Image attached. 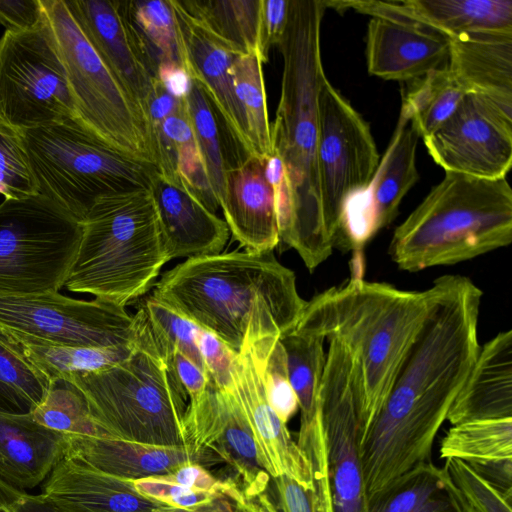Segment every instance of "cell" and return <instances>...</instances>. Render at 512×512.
<instances>
[{"label":"cell","mask_w":512,"mask_h":512,"mask_svg":"<svg viewBox=\"0 0 512 512\" xmlns=\"http://www.w3.org/2000/svg\"><path fill=\"white\" fill-rule=\"evenodd\" d=\"M41 495L59 512H162L166 506L140 494L132 481L67 456L45 479Z\"/></svg>","instance_id":"24"},{"label":"cell","mask_w":512,"mask_h":512,"mask_svg":"<svg viewBox=\"0 0 512 512\" xmlns=\"http://www.w3.org/2000/svg\"><path fill=\"white\" fill-rule=\"evenodd\" d=\"M317 409L335 512H369L359 454L362 378L353 354L336 340L329 341Z\"/></svg>","instance_id":"12"},{"label":"cell","mask_w":512,"mask_h":512,"mask_svg":"<svg viewBox=\"0 0 512 512\" xmlns=\"http://www.w3.org/2000/svg\"><path fill=\"white\" fill-rule=\"evenodd\" d=\"M288 11L289 0H261L258 49L263 63L268 62L270 49L284 34Z\"/></svg>","instance_id":"48"},{"label":"cell","mask_w":512,"mask_h":512,"mask_svg":"<svg viewBox=\"0 0 512 512\" xmlns=\"http://www.w3.org/2000/svg\"><path fill=\"white\" fill-rule=\"evenodd\" d=\"M431 289L400 290L358 276L307 301L294 331L343 343L360 369L359 446L382 408L427 315Z\"/></svg>","instance_id":"4"},{"label":"cell","mask_w":512,"mask_h":512,"mask_svg":"<svg viewBox=\"0 0 512 512\" xmlns=\"http://www.w3.org/2000/svg\"><path fill=\"white\" fill-rule=\"evenodd\" d=\"M419 137L413 120L401 108L395 131L371 181L349 195L343 204L335 247L359 251L394 221L404 196L419 177Z\"/></svg>","instance_id":"16"},{"label":"cell","mask_w":512,"mask_h":512,"mask_svg":"<svg viewBox=\"0 0 512 512\" xmlns=\"http://www.w3.org/2000/svg\"><path fill=\"white\" fill-rule=\"evenodd\" d=\"M0 333L55 345L121 348L132 343L134 318L124 307L74 299L58 291L0 294Z\"/></svg>","instance_id":"13"},{"label":"cell","mask_w":512,"mask_h":512,"mask_svg":"<svg viewBox=\"0 0 512 512\" xmlns=\"http://www.w3.org/2000/svg\"><path fill=\"white\" fill-rule=\"evenodd\" d=\"M0 194L19 199L38 194L21 135L0 126Z\"/></svg>","instance_id":"42"},{"label":"cell","mask_w":512,"mask_h":512,"mask_svg":"<svg viewBox=\"0 0 512 512\" xmlns=\"http://www.w3.org/2000/svg\"><path fill=\"white\" fill-rule=\"evenodd\" d=\"M44 18L42 0H0V24L6 31L35 28Z\"/></svg>","instance_id":"49"},{"label":"cell","mask_w":512,"mask_h":512,"mask_svg":"<svg viewBox=\"0 0 512 512\" xmlns=\"http://www.w3.org/2000/svg\"><path fill=\"white\" fill-rule=\"evenodd\" d=\"M29 413L38 424L62 434L112 437L91 417L83 396L64 381L48 387Z\"/></svg>","instance_id":"38"},{"label":"cell","mask_w":512,"mask_h":512,"mask_svg":"<svg viewBox=\"0 0 512 512\" xmlns=\"http://www.w3.org/2000/svg\"><path fill=\"white\" fill-rule=\"evenodd\" d=\"M162 512H239L234 503L226 496H220L201 506L182 509L165 506Z\"/></svg>","instance_id":"55"},{"label":"cell","mask_w":512,"mask_h":512,"mask_svg":"<svg viewBox=\"0 0 512 512\" xmlns=\"http://www.w3.org/2000/svg\"><path fill=\"white\" fill-rule=\"evenodd\" d=\"M132 483L140 494L175 508L191 509L220 497V495L178 484L166 475L139 479Z\"/></svg>","instance_id":"45"},{"label":"cell","mask_w":512,"mask_h":512,"mask_svg":"<svg viewBox=\"0 0 512 512\" xmlns=\"http://www.w3.org/2000/svg\"><path fill=\"white\" fill-rule=\"evenodd\" d=\"M444 466L470 512H512V495L492 486L470 465L458 459H446Z\"/></svg>","instance_id":"43"},{"label":"cell","mask_w":512,"mask_h":512,"mask_svg":"<svg viewBox=\"0 0 512 512\" xmlns=\"http://www.w3.org/2000/svg\"><path fill=\"white\" fill-rule=\"evenodd\" d=\"M0 512H59L41 494L33 495L0 480Z\"/></svg>","instance_id":"51"},{"label":"cell","mask_w":512,"mask_h":512,"mask_svg":"<svg viewBox=\"0 0 512 512\" xmlns=\"http://www.w3.org/2000/svg\"><path fill=\"white\" fill-rule=\"evenodd\" d=\"M65 2L101 58L147 115L157 63L132 25L124 1Z\"/></svg>","instance_id":"20"},{"label":"cell","mask_w":512,"mask_h":512,"mask_svg":"<svg viewBox=\"0 0 512 512\" xmlns=\"http://www.w3.org/2000/svg\"><path fill=\"white\" fill-rule=\"evenodd\" d=\"M360 12L397 16L428 26L448 38L471 33H512L511 0L363 1Z\"/></svg>","instance_id":"26"},{"label":"cell","mask_w":512,"mask_h":512,"mask_svg":"<svg viewBox=\"0 0 512 512\" xmlns=\"http://www.w3.org/2000/svg\"><path fill=\"white\" fill-rule=\"evenodd\" d=\"M0 383L22 401L34 399L41 383L21 355L0 336ZM19 401V400H18ZM20 402V401H19ZM25 411V410H24Z\"/></svg>","instance_id":"46"},{"label":"cell","mask_w":512,"mask_h":512,"mask_svg":"<svg viewBox=\"0 0 512 512\" xmlns=\"http://www.w3.org/2000/svg\"><path fill=\"white\" fill-rule=\"evenodd\" d=\"M369 512H470L445 466L420 464L368 498Z\"/></svg>","instance_id":"30"},{"label":"cell","mask_w":512,"mask_h":512,"mask_svg":"<svg viewBox=\"0 0 512 512\" xmlns=\"http://www.w3.org/2000/svg\"><path fill=\"white\" fill-rule=\"evenodd\" d=\"M430 289L423 324L359 446L372 491L432 462L435 438L480 350L481 289L462 275L441 276Z\"/></svg>","instance_id":"1"},{"label":"cell","mask_w":512,"mask_h":512,"mask_svg":"<svg viewBox=\"0 0 512 512\" xmlns=\"http://www.w3.org/2000/svg\"><path fill=\"white\" fill-rule=\"evenodd\" d=\"M450 40L440 32L397 17H372L366 37L369 74L385 80L414 81L445 66Z\"/></svg>","instance_id":"21"},{"label":"cell","mask_w":512,"mask_h":512,"mask_svg":"<svg viewBox=\"0 0 512 512\" xmlns=\"http://www.w3.org/2000/svg\"><path fill=\"white\" fill-rule=\"evenodd\" d=\"M512 418V331L486 342L453 401L447 421L460 423Z\"/></svg>","instance_id":"27"},{"label":"cell","mask_w":512,"mask_h":512,"mask_svg":"<svg viewBox=\"0 0 512 512\" xmlns=\"http://www.w3.org/2000/svg\"><path fill=\"white\" fill-rule=\"evenodd\" d=\"M42 4L66 71L76 119L120 152L156 165L143 108L101 58L65 0Z\"/></svg>","instance_id":"9"},{"label":"cell","mask_w":512,"mask_h":512,"mask_svg":"<svg viewBox=\"0 0 512 512\" xmlns=\"http://www.w3.org/2000/svg\"><path fill=\"white\" fill-rule=\"evenodd\" d=\"M280 342L286 354L289 380L298 400L300 424H304L316 412L326 361L324 339L293 330L280 337Z\"/></svg>","instance_id":"36"},{"label":"cell","mask_w":512,"mask_h":512,"mask_svg":"<svg viewBox=\"0 0 512 512\" xmlns=\"http://www.w3.org/2000/svg\"><path fill=\"white\" fill-rule=\"evenodd\" d=\"M220 208L245 251H273L279 245L274 193L265 177L264 159L249 156L227 168Z\"/></svg>","instance_id":"25"},{"label":"cell","mask_w":512,"mask_h":512,"mask_svg":"<svg viewBox=\"0 0 512 512\" xmlns=\"http://www.w3.org/2000/svg\"><path fill=\"white\" fill-rule=\"evenodd\" d=\"M156 79L164 90L177 100L186 99L191 90L192 79L186 69L178 63H158Z\"/></svg>","instance_id":"52"},{"label":"cell","mask_w":512,"mask_h":512,"mask_svg":"<svg viewBox=\"0 0 512 512\" xmlns=\"http://www.w3.org/2000/svg\"><path fill=\"white\" fill-rule=\"evenodd\" d=\"M297 443L305 451L312 465L314 512H335L325 439L317 408L313 418L308 423L300 425Z\"/></svg>","instance_id":"44"},{"label":"cell","mask_w":512,"mask_h":512,"mask_svg":"<svg viewBox=\"0 0 512 512\" xmlns=\"http://www.w3.org/2000/svg\"><path fill=\"white\" fill-rule=\"evenodd\" d=\"M423 140L445 172L500 179L512 166V114L478 94L467 93L453 115Z\"/></svg>","instance_id":"15"},{"label":"cell","mask_w":512,"mask_h":512,"mask_svg":"<svg viewBox=\"0 0 512 512\" xmlns=\"http://www.w3.org/2000/svg\"><path fill=\"white\" fill-rule=\"evenodd\" d=\"M439 454L467 464L512 459V418L452 425L441 440Z\"/></svg>","instance_id":"35"},{"label":"cell","mask_w":512,"mask_h":512,"mask_svg":"<svg viewBox=\"0 0 512 512\" xmlns=\"http://www.w3.org/2000/svg\"><path fill=\"white\" fill-rule=\"evenodd\" d=\"M468 465L492 486L505 494L512 495V459L494 460Z\"/></svg>","instance_id":"53"},{"label":"cell","mask_w":512,"mask_h":512,"mask_svg":"<svg viewBox=\"0 0 512 512\" xmlns=\"http://www.w3.org/2000/svg\"><path fill=\"white\" fill-rule=\"evenodd\" d=\"M152 295L236 353L293 331L307 303L272 251L188 258L156 281Z\"/></svg>","instance_id":"2"},{"label":"cell","mask_w":512,"mask_h":512,"mask_svg":"<svg viewBox=\"0 0 512 512\" xmlns=\"http://www.w3.org/2000/svg\"><path fill=\"white\" fill-rule=\"evenodd\" d=\"M280 512H314L313 491L287 476L271 478Z\"/></svg>","instance_id":"50"},{"label":"cell","mask_w":512,"mask_h":512,"mask_svg":"<svg viewBox=\"0 0 512 512\" xmlns=\"http://www.w3.org/2000/svg\"><path fill=\"white\" fill-rule=\"evenodd\" d=\"M209 33L235 54L259 51L261 0H178Z\"/></svg>","instance_id":"32"},{"label":"cell","mask_w":512,"mask_h":512,"mask_svg":"<svg viewBox=\"0 0 512 512\" xmlns=\"http://www.w3.org/2000/svg\"><path fill=\"white\" fill-rule=\"evenodd\" d=\"M239 512H280L267 491L256 495H245L235 485L227 496Z\"/></svg>","instance_id":"54"},{"label":"cell","mask_w":512,"mask_h":512,"mask_svg":"<svg viewBox=\"0 0 512 512\" xmlns=\"http://www.w3.org/2000/svg\"><path fill=\"white\" fill-rule=\"evenodd\" d=\"M38 194L82 222L101 197L150 189L158 168L120 152L76 118L21 134Z\"/></svg>","instance_id":"8"},{"label":"cell","mask_w":512,"mask_h":512,"mask_svg":"<svg viewBox=\"0 0 512 512\" xmlns=\"http://www.w3.org/2000/svg\"><path fill=\"white\" fill-rule=\"evenodd\" d=\"M183 67L210 101L226 143L229 166L252 155L243 110L235 93L230 68L236 55L209 33L179 3L171 0Z\"/></svg>","instance_id":"17"},{"label":"cell","mask_w":512,"mask_h":512,"mask_svg":"<svg viewBox=\"0 0 512 512\" xmlns=\"http://www.w3.org/2000/svg\"><path fill=\"white\" fill-rule=\"evenodd\" d=\"M81 236V222L41 194L4 199L0 203V294H43L64 287Z\"/></svg>","instance_id":"10"},{"label":"cell","mask_w":512,"mask_h":512,"mask_svg":"<svg viewBox=\"0 0 512 512\" xmlns=\"http://www.w3.org/2000/svg\"><path fill=\"white\" fill-rule=\"evenodd\" d=\"M81 224L69 291L125 308L154 287L170 259L151 189L101 197Z\"/></svg>","instance_id":"7"},{"label":"cell","mask_w":512,"mask_h":512,"mask_svg":"<svg viewBox=\"0 0 512 512\" xmlns=\"http://www.w3.org/2000/svg\"><path fill=\"white\" fill-rule=\"evenodd\" d=\"M65 434L38 424L29 412L0 411V480L19 490L38 486L64 456Z\"/></svg>","instance_id":"29"},{"label":"cell","mask_w":512,"mask_h":512,"mask_svg":"<svg viewBox=\"0 0 512 512\" xmlns=\"http://www.w3.org/2000/svg\"><path fill=\"white\" fill-rule=\"evenodd\" d=\"M449 40L447 67L464 91L512 114V33H471Z\"/></svg>","instance_id":"28"},{"label":"cell","mask_w":512,"mask_h":512,"mask_svg":"<svg viewBox=\"0 0 512 512\" xmlns=\"http://www.w3.org/2000/svg\"><path fill=\"white\" fill-rule=\"evenodd\" d=\"M230 389L241 407L260 462L271 478L287 476L306 489L313 488V470L305 451L294 441L266 398L259 357L250 343L238 352Z\"/></svg>","instance_id":"19"},{"label":"cell","mask_w":512,"mask_h":512,"mask_svg":"<svg viewBox=\"0 0 512 512\" xmlns=\"http://www.w3.org/2000/svg\"><path fill=\"white\" fill-rule=\"evenodd\" d=\"M65 440L64 456L129 481L168 475L188 463L207 469L223 463L215 453L199 452L191 446H157L113 437L66 434Z\"/></svg>","instance_id":"22"},{"label":"cell","mask_w":512,"mask_h":512,"mask_svg":"<svg viewBox=\"0 0 512 512\" xmlns=\"http://www.w3.org/2000/svg\"><path fill=\"white\" fill-rule=\"evenodd\" d=\"M263 61L259 51L238 54L230 73L244 113L252 155L266 159L274 153L269 121Z\"/></svg>","instance_id":"33"},{"label":"cell","mask_w":512,"mask_h":512,"mask_svg":"<svg viewBox=\"0 0 512 512\" xmlns=\"http://www.w3.org/2000/svg\"><path fill=\"white\" fill-rule=\"evenodd\" d=\"M196 342L209 381L220 390H230L233 384V364L236 352L213 333L198 326Z\"/></svg>","instance_id":"47"},{"label":"cell","mask_w":512,"mask_h":512,"mask_svg":"<svg viewBox=\"0 0 512 512\" xmlns=\"http://www.w3.org/2000/svg\"><path fill=\"white\" fill-rule=\"evenodd\" d=\"M185 103L210 189L220 207L224 191L225 173L228 167V156L219 122L205 92L193 80Z\"/></svg>","instance_id":"37"},{"label":"cell","mask_w":512,"mask_h":512,"mask_svg":"<svg viewBox=\"0 0 512 512\" xmlns=\"http://www.w3.org/2000/svg\"><path fill=\"white\" fill-rule=\"evenodd\" d=\"M150 189L170 260L222 252L230 233L228 225L199 197L183 183L173 182L159 171L154 175Z\"/></svg>","instance_id":"23"},{"label":"cell","mask_w":512,"mask_h":512,"mask_svg":"<svg viewBox=\"0 0 512 512\" xmlns=\"http://www.w3.org/2000/svg\"><path fill=\"white\" fill-rule=\"evenodd\" d=\"M128 17L156 61L183 66L171 0L124 1Z\"/></svg>","instance_id":"39"},{"label":"cell","mask_w":512,"mask_h":512,"mask_svg":"<svg viewBox=\"0 0 512 512\" xmlns=\"http://www.w3.org/2000/svg\"><path fill=\"white\" fill-rule=\"evenodd\" d=\"M261 365L262 382L270 407L285 424L299 409L291 386L285 350L279 336H264L251 342Z\"/></svg>","instance_id":"40"},{"label":"cell","mask_w":512,"mask_h":512,"mask_svg":"<svg viewBox=\"0 0 512 512\" xmlns=\"http://www.w3.org/2000/svg\"><path fill=\"white\" fill-rule=\"evenodd\" d=\"M184 425L189 446L215 453L231 468L243 494L268 490L271 477L260 462L247 419L230 390H220L210 382L201 400L188 403Z\"/></svg>","instance_id":"18"},{"label":"cell","mask_w":512,"mask_h":512,"mask_svg":"<svg viewBox=\"0 0 512 512\" xmlns=\"http://www.w3.org/2000/svg\"><path fill=\"white\" fill-rule=\"evenodd\" d=\"M326 9L325 0H289L286 28L277 45L283 71L271 123L273 149L285 165L292 198L279 243L294 249L310 272L334 249L324 223L317 168L318 96L327 78L320 46Z\"/></svg>","instance_id":"3"},{"label":"cell","mask_w":512,"mask_h":512,"mask_svg":"<svg viewBox=\"0 0 512 512\" xmlns=\"http://www.w3.org/2000/svg\"><path fill=\"white\" fill-rule=\"evenodd\" d=\"M48 387L65 376L96 371L128 357L121 348L78 347L44 343L17 333H0Z\"/></svg>","instance_id":"31"},{"label":"cell","mask_w":512,"mask_h":512,"mask_svg":"<svg viewBox=\"0 0 512 512\" xmlns=\"http://www.w3.org/2000/svg\"><path fill=\"white\" fill-rule=\"evenodd\" d=\"M318 180L326 231L335 245L343 204L364 189L380 156L368 123L326 78L318 96Z\"/></svg>","instance_id":"14"},{"label":"cell","mask_w":512,"mask_h":512,"mask_svg":"<svg viewBox=\"0 0 512 512\" xmlns=\"http://www.w3.org/2000/svg\"><path fill=\"white\" fill-rule=\"evenodd\" d=\"M466 94L446 64L412 81L401 108L413 120L419 136L425 138L453 115Z\"/></svg>","instance_id":"34"},{"label":"cell","mask_w":512,"mask_h":512,"mask_svg":"<svg viewBox=\"0 0 512 512\" xmlns=\"http://www.w3.org/2000/svg\"><path fill=\"white\" fill-rule=\"evenodd\" d=\"M140 307L163 343L172 351L180 352L207 375L196 342L198 326L153 295L145 298Z\"/></svg>","instance_id":"41"},{"label":"cell","mask_w":512,"mask_h":512,"mask_svg":"<svg viewBox=\"0 0 512 512\" xmlns=\"http://www.w3.org/2000/svg\"><path fill=\"white\" fill-rule=\"evenodd\" d=\"M133 318L127 358L60 381L83 396L91 417L113 438L189 446L184 425L189 398L173 366V351L153 331L140 306Z\"/></svg>","instance_id":"5"},{"label":"cell","mask_w":512,"mask_h":512,"mask_svg":"<svg viewBox=\"0 0 512 512\" xmlns=\"http://www.w3.org/2000/svg\"><path fill=\"white\" fill-rule=\"evenodd\" d=\"M76 118L52 30L5 31L0 38V126L17 134Z\"/></svg>","instance_id":"11"},{"label":"cell","mask_w":512,"mask_h":512,"mask_svg":"<svg viewBox=\"0 0 512 512\" xmlns=\"http://www.w3.org/2000/svg\"><path fill=\"white\" fill-rule=\"evenodd\" d=\"M512 241V189L506 178L445 172L394 230L388 253L397 267L416 272L453 265Z\"/></svg>","instance_id":"6"}]
</instances>
